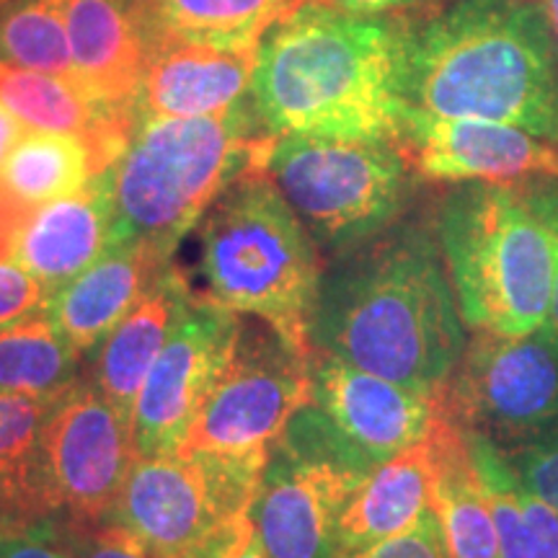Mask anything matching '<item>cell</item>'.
<instances>
[{
  "instance_id": "cell-1",
  "label": "cell",
  "mask_w": 558,
  "mask_h": 558,
  "mask_svg": "<svg viewBox=\"0 0 558 558\" xmlns=\"http://www.w3.org/2000/svg\"><path fill=\"white\" fill-rule=\"evenodd\" d=\"M409 19L300 0L256 50L251 101L269 135L401 143Z\"/></svg>"
},
{
  "instance_id": "cell-2",
  "label": "cell",
  "mask_w": 558,
  "mask_h": 558,
  "mask_svg": "<svg viewBox=\"0 0 558 558\" xmlns=\"http://www.w3.org/2000/svg\"><path fill=\"white\" fill-rule=\"evenodd\" d=\"M465 331L435 228L399 226L324 271L311 341L313 352L442 393L469 344Z\"/></svg>"
},
{
  "instance_id": "cell-3",
  "label": "cell",
  "mask_w": 558,
  "mask_h": 558,
  "mask_svg": "<svg viewBox=\"0 0 558 558\" xmlns=\"http://www.w3.org/2000/svg\"><path fill=\"white\" fill-rule=\"evenodd\" d=\"M403 101L558 143V60L538 0H452L409 19Z\"/></svg>"
},
{
  "instance_id": "cell-4",
  "label": "cell",
  "mask_w": 558,
  "mask_h": 558,
  "mask_svg": "<svg viewBox=\"0 0 558 558\" xmlns=\"http://www.w3.org/2000/svg\"><path fill=\"white\" fill-rule=\"evenodd\" d=\"M275 140L251 96L222 114L140 120L111 166V243L143 241L177 254L235 179L267 169Z\"/></svg>"
},
{
  "instance_id": "cell-5",
  "label": "cell",
  "mask_w": 558,
  "mask_h": 558,
  "mask_svg": "<svg viewBox=\"0 0 558 558\" xmlns=\"http://www.w3.org/2000/svg\"><path fill=\"white\" fill-rule=\"evenodd\" d=\"M202 298L259 318L298 352L313 354L311 324L324 259L318 243L267 169L233 181L199 220Z\"/></svg>"
},
{
  "instance_id": "cell-6",
  "label": "cell",
  "mask_w": 558,
  "mask_h": 558,
  "mask_svg": "<svg viewBox=\"0 0 558 558\" xmlns=\"http://www.w3.org/2000/svg\"><path fill=\"white\" fill-rule=\"evenodd\" d=\"M435 235L469 331L525 333L548 320L556 248L520 181H465L439 202Z\"/></svg>"
},
{
  "instance_id": "cell-7",
  "label": "cell",
  "mask_w": 558,
  "mask_h": 558,
  "mask_svg": "<svg viewBox=\"0 0 558 558\" xmlns=\"http://www.w3.org/2000/svg\"><path fill=\"white\" fill-rule=\"evenodd\" d=\"M267 173L320 251L341 256L396 226L414 169L393 143L282 135Z\"/></svg>"
},
{
  "instance_id": "cell-8",
  "label": "cell",
  "mask_w": 558,
  "mask_h": 558,
  "mask_svg": "<svg viewBox=\"0 0 558 558\" xmlns=\"http://www.w3.org/2000/svg\"><path fill=\"white\" fill-rule=\"evenodd\" d=\"M267 460L202 450L137 458L109 522L135 535L153 558H184L254 509Z\"/></svg>"
},
{
  "instance_id": "cell-9",
  "label": "cell",
  "mask_w": 558,
  "mask_h": 558,
  "mask_svg": "<svg viewBox=\"0 0 558 558\" xmlns=\"http://www.w3.org/2000/svg\"><path fill=\"white\" fill-rule=\"evenodd\" d=\"M365 473L305 403L271 448L251 509L269 558H337L339 518Z\"/></svg>"
},
{
  "instance_id": "cell-10",
  "label": "cell",
  "mask_w": 558,
  "mask_h": 558,
  "mask_svg": "<svg viewBox=\"0 0 558 558\" xmlns=\"http://www.w3.org/2000/svg\"><path fill=\"white\" fill-rule=\"evenodd\" d=\"M445 386V411L499 448L558 427V337L550 326L525 333L471 331Z\"/></svg>"
},
{
  "instance_id": "cell-11",
  "label": "cell",
  "mask_w": 558,
  "mask_h": 558,
  "mask_svg": "<svg viewBox=\"0 0 558 558\" xmlns=\"http://www.w3.org/2000/svg\"><path fill=\"white\" fill-rule=\"evenodd\" d=\"M311 360L313 354L298 352L264 320L243 316L233 357L202 407L184 450L269 458L292 416L311 401Z\"/></svg>"
},
{
  "instance_id": "cell-12",
  "label": "cell",
  "mask_w": 558,
  "mask_h": 558,
  "mask_svg": "<svg viewBox=\"0 0 558 558\" xmlns=\"http://www.w3.org/2000/svg\"><path fill=\"white\" fill-rule=\"evenodd\" d=\"M137 458L132 418L83 375L54 403L45 429L54 518L73 530L109 522Z\"/></svg>"
},
{
  "instance_id": "cell-13",
  "label": "cell",
  "mask_w": 558,
  "mask_h": 558,
  "mask_svg": "<svg viewBox=\"0 0 558 558\" xmlns=\"http://www.w3.org/2000/svg\"><path fill=\"white\" fill-rule=\"evenodd\" d=\"M243 316L199 292L140 388L132 427L137 456H171L186 448L202 407L233 357Z\"/></svg>"
},
{
  "instance_id": "cell-14",
  "label": "cell",
  "mask_w": 558,
  "mask_h": 558,
  "mask_svg": "<svg viewBox=\"0 0 558 558\" xmlns=\"http://www.w3.org/2000/svg\"><path fill=\"white\" fill-rule=\"evenodd\" d=\"M311 407L349 463L362 471L427 439L445 416V390L427 393L313 352Z\"/></svg>"
},
{
  "instance_id": "cell-15",
  "label": "cell",
  "mask_w": 558,
  "mask_h": 558,
  "mask_svg": "<svg viewBox=\"0 0 558 558\" xmlns=\"http://www.w3.org/2000/svg\"><path fill=\"white\" fill-rule=\"evenodd\" d=\"M399 148L416 177L427 181L558 179V143L505 122L407 109Z\"/></svg>"
},
{
  "instance_id": "cell-16",
  "label": "cell",
  "mask_w": 558,
  "mask_h": 558,
  "mask_svg": "<svg viewBox=\"0 0 558 558\" xmlns=\"http://www.w3.org/2000/svg\"><path fill=\"white\" fill-rule=\"evenodd\" d=\"M171 264V251L153 243H111L88 269L50 292L45 313L88 357Z\"/></svg>"
},
{
  "instance_id": "cell-17",
  "label": "cell",
  "mask_w": 558,
  "mask_h": 558,
  "mask_svg": "<svg viewBox=\"0 0 558 558\" xmlns=\"http://www.w3.org/2000/svg\"><path fill=\"white\" fill-rule=\"evenodd\" d=\"M75 78L90 96L128 111L148 68L145 0H62Z\"/></svg>"
},
{
  "instance_id": "cell-18",
  "label": "cell",
  "mask_w": 558,
  "mask_h": 558,
  "mask_svg": "<svg viewBox=\"0 0 558 558\" xmlns=\"http://www.w3.org/2000/svg\"><path fill=\"white\" fill-rule=\"evenodd\" d=\"M114 205L111 169L47 205L26 213L13 239V259L50 290L78 277L111 246Z\"/></svg>"
},
{
  "instance_id": "cell-19",
  "label": "cell",
  "mask_w": 558,
  "mask_h": 558,
  "mask_svg": "<svg viewBox=\"0 0 558 558\" xmlns=\"http://www.w3.org/2000/svg\"><path fill=\"white\" fill-rule=\"evenodd\" d=\"M197 292L177 264L160 275L153 288L137 300L107 339L86 357V380L101 390L124 416L132 418L135 401L153 362L171 339Z\"/></svg>"
},
{
  "instance_id": "cell-20",
  "label": "cell",
  "mask_w": 558,
  "mask_h": 558,
  "mask_svg": "<svg viewBox=\"0 0 558 558\" xmlns=\"http://www.w3.org/2000/svg\"><path fill=\"white\" fill-rule=\"evenodd\" d=\"M256 52L166 45L148 58L137 90V122L150 117H209L251 96Z\"/></svg>"
},
{
  "instance_id": "cell-21",
  "label": "cell",
  "mask_w": 558,
  "mask_h": 558,
  "mask_svg": "<svg viewBox=\"0 0 558 558\" xmlns=\"http://www.w3.org/2000/svg\"><path fill=\"white\" fill-rule=\"evenodd\" d=\"M435 432L369 469L339 518V556L407 533L432 512Z\"/></svg>"
},
{
  "instance_id": "cell-22",
  "label": "cell",
  "mask_w": 558,
  "mask_h": 558,
  "mask_svg": "<svg viewBox=\"0 0 558 558\" xmlns=\"http://www.w3.org/2000/svg\"><path fill=\"white\" fill-rule=\"evenodd\" d=\"M0 104L29 130L68 132L96 143L117 163L137 120L128 111L90 96L81 83L62 75L0 65Z\"/></svg>"
},
{
  "instance_id": "cell-23",
  "label": "cell",
  "mask_w": 558,
  "mask_h": 558,
  "mask_svg": "<svg viewBox=\"0 0 558 558\" xmlns=\"http://www.w3.org/2000/svg\"><path fill=\"white\" fill-rule=\"evenodd\" d=\"M448 558H499V535L473 460L471 439L448 411L435 427V494Z\"/></svg>"
},
{
  "instance_id": "cell-24",
  "label": "cell",
  "mask_w": 558,
  "mask_h": 558,
  "mask_svg": "<svg viewBox=\"0 0 558 558\" xmlns=\"http://www.w3.org/2000/svg\"><path fill=\"white\" fill-rule=\"evenodd\" d=\"M54 403L0 390V530L58 520L45 465V429Z\"/></svg>"
},
{
  "instance_id": "cell-25",
  "label": "cell",
  "mask_w": 558,
  "mask_h": 558,
  "mask_svg": "<svg viewBox=\"0 0 558 558\" xmlns=\"http://www.w3.org/2000/svg\"><path fill=\"white\" fill-rule=\"evenodd\" d=\"M298 3L300 0H145L148 47L150 52L166 45L256 52L269 26Z\"/></svg>"
},
{
  "instance_id": "cell-26",
  "label": "cell",
  "mask_w": 558,
  "mask_h": 558,
  "mask_svg": "<svg viewBox=\"0 0 558 558\" xmlns=\"http://www.w3.org/2000/svg\"><path fill=\"white\" fill-rule=\"evenodd\" d=\"M111 166L107 153L86 137L26 130L0 166V186L24 207H39L78 192Z\"/></svg>"
},
{
  "instance_id": "cell-27",
  "label": "cell",
  "mask_w": 558,
  "mask_h": 558,
  "mask_svg": "<svg viewBox=\"0 0 558 558\" xmlns=\"http://www.w3.org/2000/svg\"><path fill=\"white\" fill-rule=\"evenodd\" d=\"M469 432V429H465ZM499 535V558H558V512L518 478L499 445L469 432Z\"/></svg>"
},
{
  "instance_id": "cell-28",
  "label": "cell",
  "mask_w": 558,
  "mask_h": 558,
  "mask_svg": "<svg viewBox=\"0 0 558 558\" xmlns=\"http://www.w3.org/2000/svg\"><path fill=\"white\" fill-rule=\"evenodd\" d=\"M86 357L45 311L0 329V390L58 401L83 380Z\"/></svg>"
},
{
  "instance_id": "cell-29",
  "label": "cell",
  "mask_w": 558,
  "mask_h": 558,
  "mask_svg": "<svg viewBox=\"0 0 558 558\" xmlns=\"http://www.w3.org/2000/svg\"><path fill=\"white\" fill-rule=\"evenodd\" d=\"M0 65L78 83L62 0H0Z\"/></svg>"
},
{
  "instance_id": "cell-30",
  "label": "cell",
  "mask_w": 558,
  "mask_h": 558,
  "mask_svg": "<svg viewBox=\"0 0 558 558\" xmlns=\"http://www.w3.org/2000/svg\"><path fill=\"white\" fill-rule=\"evenodd\" d=\"M501 452L522 484L558 512V427Z\"/></svg>"
},
{
  "instance_id": "cell-31",
  "label": "cell",
  "mask_w": 558,
  "mask_h": 558,
  "mask_svg": "<svg viewBox=\"0 0 558 558\" xmlns=\"http://www.w3.org/2000/svg\"><path fill=\"white\" fill-rule=\"evenodd\" d=\"M50 288L13 256H0V329L37 316L47 308Z\"/></svg>"
},
{
  "instance_id": "cell-32",
  "label": "cell",
  "mask_w": 558,
  "mask_h": 558,
  "mask_svg": "<svg viewBox=\"0 0 558 558\" xmlns=\"http://www.w3.org/2000/svg\"><path fill=\"white\" fill-rule=\"evenodd\" d=\"M0 558H73L70 527L45 520L29 527L0 530Z\"/></svg>"
},
{
  "instance_id": "cell-33",
  "label": "cell",
  "mask_w": 558,
  "mask_h": 558,
  "mask_svg": "<svg viewBox=\"0 0 558 558\" xmlns=\"http://www.w3.org/2000/svg\"><path fill=\"white\" fill-rule=\"evenodd\" d=\"M337 558H448V554H445L442 530H439L437 514L432 509L429 514H424L407 533L373 543L367 548L352 550V554H341Z\"/></svg>"
},
{
  "instance_id": "cell-34",
  "label": "cell",
  "mask_w": 558,
  "mask_h": 558,
  "mask_svg": "<svg viewBox=\"0 0 558 558\" xmlns=\"http://www.w3.org/2000/svg\"><path fill=\"white\" fill-rule=\"evenodd\" d=\"M70 543L73 558H153L143 543L117 522L83 530L70 527Z\"/></svg>"
},
{
  "instance_id": "cell-35",
  "label": "cell",
  "mask_w": 558,
  "mask_h": 558,
  "mask_svg": "<svg viewBox=\"0 0 558 558\" xmlns=\"http://www.w3.org/2000/svg\"><path fill=\"white\" fill-rule=\"evenodd\" d=\"M184 558H269V554L256 533L254 514L246 512L222 525Z\"/></svg>"
},
{
  "instance_id": "cell-36",
  "label": "cell",
  "mask_w": 558,
  "mask_h": 558,
  "mask_svg": "<svg viewBox=\"0 0 558 558\" xmlns=\"http://www.w3.org/2000/svg\"><path fill=\"white\" fill-rule=\"evenodd\" d=\"M530 202L538 209V215L546 222L550 239H554L556 248V275H554V292H550V308L546 324L556 331L558 337V179L556 177H533L522 179Z\"/></svg>"
},
{
  "instance_id": "cell-37",
  "label": "cell",
  "mask_w": 558,
  "mask_h": 558,
  "mask_svg": "<svg viewBox=\"0 0 558 558\" xmlns=\"http://www.w3.org/2000/svg\"><path fill=\"white\" fill-rule=\"evenodd\" d=\"M331 3L352 13H399L411 5L429 3V0H331Z\"/></svg>"
},
{
  "instance_id": "cell-38",
  "label": "cell",
  "mask_w": 558,
  "mask_h": 558,
  "mask_svg": "<svg viewBox=\"0 0 558 558\" xmlns=\"http://www.w3.org/2000/svg\"><path fill=\"white\" fill-rule=\"evenodd\" d=\"M26 130L29 128H26V124L21 122L19 117L5 107V104H0V166H3V160L9 158L13 145L24 137Z\"/></svg>"
},
{
  "instance_id": "cell-39",
  "label": "cell",
  "mask_w": 558,
  "mask_h": 558,
  "mask_svg": "<svg viewBox=\"0 0 558 558\" xmlns=\"http://www.w3.org/2000/svg\"><path fill=\"white\" fill-rule=\"evenodd\" d=\"M543 16H546L550 39H554V50H556V60H558V0H538Z\"/></svg>"
}]
</instances>
